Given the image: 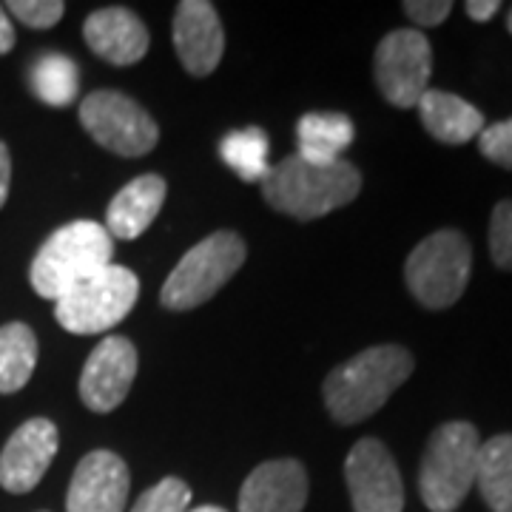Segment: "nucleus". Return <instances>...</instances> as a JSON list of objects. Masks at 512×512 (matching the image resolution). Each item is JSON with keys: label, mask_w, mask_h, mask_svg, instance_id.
<instances>
[{"label": "nucleus", "mask_w": 512, "mask_h": 512, "mask_svg": "<svg viewBox=\"0 0 512 512\" xmlns=\"http://www.w3.org/2000/svg\"><path fill=\"white\" fill-rule=\"evenodd\" d=\"M188 512H228V510H222V507H211V504H205V507H194V510H188Z\"/></svg>", "instance_id": "32"}, {"label": "nucleus", "mask_w": 512, "mask_h": 512, "mask_svg": "<svg viewBox=\"0 0 512 512\" xmlns=\"http://www.w3.org/2000/svg\"><path fill=\"white\" fill-rule=\"evenodd\" d=\"M80 72H77V63L72 57L57 55H40L29 69V89L35 92V97L46 106H55L63 109L74 103V97L80 92Z\"/></svg>", "instance_id": "22"}, {"label": "nucleus", "mask_w": 512, "mask_h": 512, "mask_svg": "<svg viewBox=\"0 0 512 512\" xmlns=\"http://www.w3.org/2000/svg\"><path fill=\"white\" fill-rule=\"evenodd\" d=\"M308 504V473L296 458L262 461L239 490V512H302Z\"/></svg>", "instance_id": "15"}, {"label": "nucleus", "mask_w": 512, "mask_h": 512, "mask_svg": "<svg viewBox=\"0 0 512 512\" xmlns=\"http://www.w3.org/2000/svg\"><path fill=\"white\" fill-rule=\"evenodd\" d=\"M353 512H402V473L379 439H359L345 458Z\"/></svg>", "instance_id": "10"}, {"label": "nucleus", "mask_w": 512, "mask_h": 512, "mask_svg": "<svg viewBox=\"0 0 512 512\" xmlns=\"http://www.w3.org/2000/svg\"><path fill=\"white\" fill-rule=\"evenodd\" d=\"M174 49L183 69L194 77H208L220 66L225 52V29L208 0H183L174 12Z\"/></svg>", "instance_id": "14"}, {"label": "nucleus", "mask_w": 512, "mask_h": 512, "mask_svg": "<svg viewBox=\"0 0 512 512\" xmlns=\"http://www.w3.org/2000/svg\"><path fill=\"white\" fill-rule=\"evenodd\" d=\"M464 9L476 23H484V20H493L495 12H501V3L498 0H467Z\"/></svg>", "instance_id": "29"}, {"label": "nucleus", "mask_w": 512, "mask_h": 512, "mask_svg": "<svg viewBox=\"0 0 512 512\" xmlns=\"http://www.w3.org/2000/svg\"><path fill=\"white\" fill-rule=\"evenodd\" d=\"M245 242L234 231L200 239L165 279L160 302L168 311H194L208 302L245 262Z\"/></svg>", "instance_id": "7"}, {"label": "nucleus", "mask_w": 512, "mask_h": 512, "mask_svg": "<svg viewBox=\"0 0 512 512\" xmlns=\"http://www.w3.org/2000/svg\"><path fill=\"white\" fill-rule=\"evenodd\" d=\"M362 174L348 160L316 165L302 160L299 154L285 157L271 165L262 180V194L271 208L288 214L293 220H319L330 211L342 208L359 197Z\"/></svg>", "instance_id": "2"}, {"label": "nucleus", "mask_w": 512, "mask_h": 512, "mask_svg": "<svg viewBox=\"0 0 512 512\" xmlns=\"http://www.w3.org/2000/svg\"><path fill=\"white\" fill-rule=\"evenodd\" d=\"M12 49H15V26L9 20V12L0 6V55H6Z\"/></svg>", "instance_id": "31"}, {"label": "nucleus", "mask_w": 512, "mask_h": 512, "mask_svg": "<svg viewBox=\"0 0 512 512\" xmlns=\"http://www.w3.org/2000/svg\"><path fill=\"white\" fill-rule=\"evenodd\" d=\"M373 74L382 97L396 109L419 106L430 89L433 49L419 29H396L382 37L373 57Z\"/></svg>", "instance_id": "9"}, {"label": "nucleus", "mask_w": 512, "mask_h": 512, "mask_svg": "<svg viewBox=\"0 0 512 512\" xmlns=\"http://www.w3.org/2000/svg\"><path fill=\"white\" fill-rule=\"evenodd\" d=\"M111 254H114V239L100 222H69L57 228L32 259L29 268L32 288L37 296L57 302L77 282L111 265Z\"/></svg>", "instance_id": "3"}, {"label": "nucleus", "mask_w": 512, "mask_h": 512, "mask_svg": "<svg viewBox=\"0 0 512 512\" xmlns=\"http://www.w3.org/2000/svg\"><path fill=\"white\" fill-rule=\"evenodd\" d=\"M140 296V279L131 268L106 265L89 279L77 282L72 291H66L55 302V319L60 328L92 336L120 325Z\"/></svg>", "instance_id": "6"}, {"label": "nucleus", "mask_w": 512, "mask_h": 512, "mask_svg": "<svg viewBox=\"0 0 512 512\" xmlns=\"http://www.w3.org/2000/svg\"><path fill=\"white\" fill-rule=\"evenodd\" d=\"M9 185H12V157H9V148H6V143H0V208L6 205Z\"/></svg>", "instance_id": "30"}, {"label": "nucleus", "mask_w": 512, "mask_h": 512, "mask_svg": "<svg viewBox=\"0 0 512 512\" xmlns=\"http://www.w3.org/2000/svg\"><path fill=\"white\" fill-rule=\"evenodd\" d=\"M137 376V350L126 336H106L80 373V399L92 413H111L126 402Z\"/></svg>", "instance_id": "11"}, {"label": "nucleus", "mask_w": 512, "mask_h": 512, "mask_svg": "<svg viewBox=\"0 0 512 512\" xmlns=\"http://www.w3.org/2000/svg\"><path fill=\"white\" fill-rule=\"evenodd\" d=\"M168 185L160 174H143L134 177L131 183L123 185L114 200L109 202L106 211V231L111 239H137L143 231H148V225L157 220L160 208H163Z\"/></svg>", "instance_id": "17"}, {"label": "nucleus", "mask_w": 512, "mask_h": 512, "mask_svg": "<svg viewBox=\"0 0 512 512\" xmlns=\"http://www.w3.org/2000/svg\"><path fill=\"white\" fill-rule=\"evenodd\" d=\"M128 490L131 476L126 461L111 450H92L74 470L66 512H123Z\"/></svg>", "instance_id": "13"}, {"label": "nucleus", "mask_w": 512, "mask_h": 512, "mask_svg": "<svg viewBox=\"0 0 512 512\" xmlns=\"http://www.w3.org/2000/svg\"><path fill=\"white\" fill-rule=\"evenodd\" d=\"M478 151L493 165L512 168V117L493 126H484V131L478 134Z\"/></svg>", "instance_id": "27"}, {"label": "nucleus", "mask_w": 512, "mask_h": 512, "mask_svg": "<svg viewBox=\"0 0 512 512\" xmlns=\"http://www.w3.org/2000/svg\"><path fill=\"white\" fill-rule=\"evenodd\" d=\"M3 9L32 29H49V26L60 23L66 3L63 0H12Z\"/></svg>", "instance_id": "26"}, {"label": "nucleus", "mask_w": 512, "mask_h": 512, "mask_svg": "<svg viewBox=\"0 0 512 512\" xmlns=\"http://www.w3.org/2000/svg\"><path fill=\"white\" fill-rule=\"evenodd\" d=\"M507 29H510V35H512V12L507 15Z\"/></svg>", "instance_id": "33"}, {"label": "nucleus", "mask_w": 512, "mask_h": 512, "mask_svg": "<svg viewBox=\"0 0 512 512\" xmlns=\"http://www.w3.org/2000/svg\"><path fill=\"white\" fill-rule=\"evenodd\" d=\"M37 367V336L23 322H9L0 328V393L23 390Z\"/></svg>", "instance_id": "21"}, {"label": "nucleus", "mask_w": 512, "mask_h": 512, "mask_svg": "<svg viewBox=\"0 0 512 512\" xmlns=\"http://www.w3.org/2000/svg\"><path fill=\"white\" fill-rule=\"evenodd\" d=\"M473 271V248L470 239L456 228H441L410 251L404 262V279L413 299L430 308L444 311L456 305L467 291Z\"/></svg>", "instance_id": "5"}, {"label": "nucleus", "mask_w": 512, "mask_h": 512, "mask_svg": "<svg viewBox=\"0 0 512 512\" xmlns=\"http://www.w3.org/2000/svg\"><path fill=\"white\" fill-rule=\"evenodd\" d=\"M413 353L402 345H376L330 370L322 396L339 424H359L379 413L387 399L413 376Z\"/></svg>", "instance_id": "1"}, {"label": "nucleus", "mask_w": 512, "mask_h": 512, "mask_svg": "<svg viewBox=\"0 0 512 512\" xmlns=\"http://www.w3.org/2000/svg\"><path fill=\"white\" fill-rule=\"evenodd\" d=\"M86 46L111 66H134L148 52V29L131 9H97L83 23Z\"/></svg>", "instance_id": "16"}, {"label": "nucleus", "mask_w": 512, "mask_h": 512, "mask_svg": "<svg viewBox=\"0 0 512 512\" xmlns=\"http://www.w3.org/2000/svg\"><path fill=\"white\" fill-rule=\"evenodd\" d=\"M481 436L470 421H447L433 430L419 467V493L430 512H456L476 487Z\"/></svg>", "instance_id": "4"}, {"label": "nucleus", "mask_w": 512, "mask_h": 512, "mask_svg": "<svg viewBox=\"0 0 512 512\" xmlns=\"http://www.w3.org/2000/svg\"><path fill=\"white\" fill-rule=\"evenodd\" d=\"M268 151H271L268 134L259 126L231 131L222 137L220 143V157L228 168L237 171L239 180H245V183H262L268 177V171H271Z\"/></svg>", "instance_id": "23"}, {"label": "nucleus", "mask_w": 512, "mask_h": 512, "mask_svg": "<svg viewBox=\"0 0 512 512\" xmlns=\"http://www.w3.org/2000/svg\"><path fill=\"white\" fill-rule=\"evenodd\" d=\"M299 137V157L316 165H328L342 160V151L353 143L356 128L353 120L342 111H308L296 123Z\"/></svg>", "instance_id": "19"}, {"label": "nucleus", "mask_w": 512, "mask_h": 512, "mask_svg": "<svg viewBox=\"0 0 512 512\" xmlns=\"http://www.w3.org/2000/svg\"><path fill=\"white\" fill-rule=\"evenodd\" d=\"M416 109H419L421 126L427 128V134L444 146H464L487 126L484 114L473 103H467L458 94L441 92V89H427Z\"/></svg>", "instance_id": "18"}, {"label": "nucleus", "mask_w": 512, "mask_h": 512, "mask_svg": "<svg viewBox=\"0 0 512 512\" xmlns=\"http://www.w3.org/2000/svg\"><path fill=\"white\" fill-rule=\"evenodd\" d=\"M476 487L490 512H512V433L481 441Z\"/></svg>", "instance_id": "20"}, {"label": "nucleus", "mask_w": 512, "mask_h": 512, "mask_svg": "<svg viewBox=\"0 0 512 512\" xmlns=\"http://www.w3.org/2000/svg\"><path fill=\"white\" fill-rule=\"evenodd\" d=\"M453 3L450 0H407L404 3V15L410 18V23H416L419 29H433L444 20L450 18Z\"/></svg>", "instance_id": "28"}, {"label": "nucleus", "mask_w": 512, "mask_h": 512, "mask_svg": "<svg viewBox=\"0 0 512 512\" xmlns=\"http://www.w3.org/2000/svg\"><path fill=\"white\" fill-rule=\"evenodd\" d=\"M191 510V487L183 478L168 476L148 487L146 493L134 501L131 512H188Z\"/></svg>", "instance_id": "24"}, {"label": "nucleus", "mask_w": 512, "mask_h": 512, "mask_svg": "<svg viewBox=\"0 0 512 512\" xmlns=\"http://www.w3.org/2000/svg\"><path fill=\"white\" fill-rule=\"evenodd\" d=\"M490 254L501 271H512V200H501L490 217Z\"/></svg>", "instance_id": "25"}, {"label": "nucleus", "mask_w": 512, "mask_h": 512, "mask_svg": "<svg viewBox=\"0 0 512 512\" xmlns=\"http://www.w3.org/2000/svg\"><path fill=\"white\" fill-rule=\"evenodd\" d=\"M55 421L29 419L20 424L0 450V487L6 493H32L57 456Z\"/></svg>", "instance_id": "12"}, {"label": "nucleus", "mask_w": 512, "mask_h": 512, "mask_svg": "<svg viewBox=\"0 0 512 512\" xmlns=\"http://www.w3.org/2000/svg\"><path fill=\"white\" fill-rule=\"evenodd\" d=\"M80 123L97 146L120 157H143L160 140V128L137 100L114 89L92 92L80 103Z\"/></svg>", "instance_id": "8"}]
</instances>
